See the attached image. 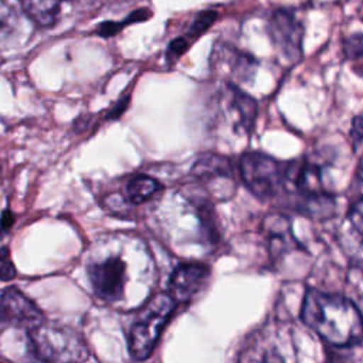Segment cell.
Returning <instances> with one entry per match:
<instances>
[{
	"instance_id": "8992f818",
	"label": "cell",
	"mask_w": 363,
	"mask_h": 363,
	"mask_svg": "<svg viewBox=\"0 0 363 363\" xmlns=\"http://www.w3.org/2000/svg\"><path fill=\"white\" fill-rule=\"evenodd\" d=\"M88 278L95 296L105 302H116L125 291L126 264L119 257H108L89 265Z\"/></svg>"
},
{
	"instance_id": "30bf717a",
	"label": "cell",
	"mask_w": 363,
	"mask_h": 363,
	"mask_svg": "<svg viewBox=\"0 0 363 363\" xmlns=\"http://www.w3.org/2000/svg\"><path fill=\"white\" fill-rule=\"evenodd\" d=\"M224 99L228 111L234 115L235 130L251 135L258 113L257 101L231 82L224 89Z\"/></svg>"
},
{
	"instance_id": "2e32d148",
	"label": "cell",
	"mask_w": 363,
	"mask_h": 363,
	"mask_svg": "<svg viewBox=\"0 0 363 363\" xmlns=\"http://www.w3.org/2000/svg\"><path fill=\"white\" fill-rule=\"evenodd\" d=\"M347 221L353 230V233L357 235L360 242L363 244V199L354 201L347 213Z\"/></svg>"
},
{
	"instance_id": "8fae6325",
	"label": "cell",
	"mask_w": 363,
	"mask_h": 363,
	"mask_svg": "<svg viewBox=\"0 0 363 363\" xmlns=\"http://www.w3.org/2000/svg\"><path fill=\"white\" fill-rule=\"evenodd\" d=\"M24 13L40 27H51L60 14V0H21Z\"/></svg>"
},
{
	"instance_id": "d6986e66",
	"label": "cell",
	"mask_w": 363,
	"mask_h": 363,
	"mask_svg": "<svg viewBox=\"0 0 363 363\" xmlns=\"http://www.w3.org/2000/svg\"><path fill=\"white\" fill-rule=\"evenodd\" d=\"M350 138H352L353 149L356 150L363 143V116L362 115H357L352 119Z\"/></svg>"
},
{
	"instance_id": "ffe728a7",
	"label": "cell",
	"mask_w": 363,
	"mask_h": 363,
	"mask_svg": "<svg viewBox=\"0 0 363 363\" xmlns=\"http://www.w3.org/2000/svg\"><path fill=\"white\" fill-rule=\"evenodd\" d=\"M187 47H189V44L184 38H176L174 41H172V44L169 45V50H167L169 60L179 58L187 50Z\"/></svg>"
},
{
	"instance_id": "e0dca14e",
	"label": "cell",
	"mask_w": 363,
	"mask_h": 363,
	"mask_svg": "<svg viewBox=\"0 0 363 363\" xmlns=\"http://www.w3.org/2000/svg\"><path fill=\"white\" fill-rule=\"evenodd\" d=\"M17 275L14 264L11 262L10 252L7 247L0 248V279L1 281H11Z\"/></svg>"
},
{
	"instance_id": "3957f363",
	"label": "cell",
	"mask_w": 363,
	"mask_h": 363,
	"mask_svg": "<svg viewBox=\"0 0 363 363\" xmlns=\"http://www.w3.org/2000/svg\"><path fill=\"white\" fill-rule=\"evenodd\" d=\"M174 309L176 302L169 294H157L143 306L129 333V353L135 360L150 356Z\"/></svg>"
},
{
	"instance_id": "5b68a950",
	"label": "cell",
	"mask_w": 363,
	"mask_h": 363,
	"mask_svg": "<svg viewBox=\"0 0 363 363\" xmlns=\"http://www.w3.org/2000/svg\"><path fill=\"white\" fill-rule=\"evenodd\" d=\"M267 31L282 61L294 65L301 60L305 30L291 10L277 9L268 20Z\"/></svg>"
},
{
	"instance_id": "52a82bcc",
	"label": "cell",
	"mask_w": 363,
	"mask_h": 363,
	"mask_svg": "<svg viewBox=\"0 0 363 363\" xmlns=\"http://www.w3.org/2000/svg\"><path fill=\"white\" fill-rule=\"evenodd\" d=\"M0 323L30 330L43 323V313L31 299L11 286L0 291Z\"/></svg>"
},
{
	"instance_id": "ba28073f",
	"label": "cell",
	"mask_w": 363,
	"mask_h": 363,
	"mask_svg": "<svg viewBox=\"0 0 363 363\" xmlns=\"http://www.w3.org/2000/svg\"><path fill=\"white\" fill-rule=\"evenodd\" d=\"M191 174L208 186L214 193L223 191L228 196L235 189V174L230 159L216 153L201 155L191 167Z\"/></svg>"
},
{
	"instance_id": "277c9868",
	"label": "cell",
	"mask_w": 363,
	"mask_h": 363,
	"mask_svg": "<svg viewBox=\"0 0 363 363\" xmlns=\"http://www.w3.org/2000/svg\"><path fill=\"white\" fill-rule=\"evenodd\" d=\"M238 170L245 187L259 200L275 197L286 186V163L262 152L241 155Z\"/></svg>"
},
{
	"instance_id": "9c48e42d",
	"label": "cell",
	"mask_w": 363,
	"mask_h": 363,
	"mask_svg": "<svg viewBox=\"0 0 363 363\" xmlns=\"http://www.w3.org/2000/svg\"><path fill=\"white\" fill-rule=\"evenodd\" d=\"M210 278V269L204 264L186 262L174 268L169 279V295L174 302H190L197 296Z\"/></svg>"
},
{
	"instance_id": "7402d4cb",
	"label": "cell",
	"mask_w": 363,
	"mask_h": 363,
	"mask_svg": "<svg viewBox=\"0 0 363 363\" xmlns=\"http://www.w3.org/2000/svg\"><path fill=\"white\" fill-rule=\"evenodd\" d=\"M362 179H363V176H362Z\"/></svg>"
},
{
	"instance_id": "7a4b0ae2",
	"label": "cell",
	"mask_w": 363,
	"mask_h": 363,
	"mask_svg": "<svg viewBox=\"0 0 363 363\" xmlns=\"http://www.w3.org/2000/svg\"><path fill=\"white\" fill-rule=\"evenodd\" d=\"M31 350L47 363H82L88 357V349L69 326L57 322H43L27 332Z\"/></svg>"
},
{
	"instance_id": "7c38bea8",
	"label": "cell",
	"mask_w": 363,
	"mask_h": 363,
	"mask_svg": "<svg viewBox=\"0 0 363 363\" xmlns=\"http://www.w3.org/2000/svg\"><path fill=\"white\" fill-rule=\"evenodd\" d=\"M162 190H163V186L156 179L145 174H138L132 177L126 186L128 199L132 204H136V206L152 200Z\"/></svg>"
},
{
	"instance_id": "ac0fdd59",
	"label": "cell",
	"mask_w": 363,
	"mask_h": 363,
	"mask_svg": "<svg viewBox=\"0 0 363 363\" xmlns=\"http://www.w3.org/2000/svg\"><path fill=\"white\" fill-rule=\"evenodd\" d=\"M16 24V14L13 9L0 0V34H6Z\"/></svg>"
},
{
	"instance_id": "6da1fadb",
	"label": "cell",
	"mask_w": 363,
	"mask_h": 363,
	"mask_svg": "<svg viewBox=\"0 0 363 363\" xmlns=\"http://www.w3.org/2000/svg\"><path fill=\"white\" fill-rule=\"evenodd\" d=\"M303 323L333 346L346 347L363 340V316L347 298L308 289L301 308Z\"/></svg>"
},
{
	"instance_id": "9a60e30c",
	"label": "cell",
	"mask_w": 363,
	"mask_h": 363,
	"mask_svg": "<svg viewBox=\"0 0 363 363\" xmlns=\"http://www.w3.org/2000/svg\"><path fill=\"white\" fill-rule=\"evenodd\" d=\"M343 54L349 60H356L363 57V33H356L352 35H347L343 40L342 45Z\"/></svg>"
},
{
	"instance_id": "5bb4252c",
	"label": "cell",
	"mask_w": 363,
	"mask_h": 363,
	"mask_svg": "<svg viewBox=\"0 0 363 363\" xmlns=\"http://www.w3.org/2000/svg\"><path fill=\"white\" fill-rule=\"evenodd\" d=\"M217 18V11L214 10H203L200 11L196 18L193 20L190 30H189V35L191 38L201 35L207 28H210L213 26V23Z\"/></svg>"
},
{
	"instance_id": "44dd1931",
	"label": "cell",
	"mask_w": 363,
	"mask_h": 363,
	"mask_svg": "<svg viewBox=\"0 0 363 363\" xmlns=\"http://www.w3.org/2000/svg\"><path fill=\"white\" fill-rule=\"evenodd\" d=\"M13 216L9 210H6L3 214H1V218H0V231H7L10 228V225L13 224Z\"/></svg>"
},
{
	"instance_id": "4fadbf2b",
	"label": "cell",
	"mask_w": 363,
	"mask_h": 363,
	"mask_svg": "<svg viewBox=\"0 0 363 363\" xmlns=\"http://www.w3.org/2000/svg\"><path fill=\"white\" fill-rule=\"evenodd\" d=\"M262 228L272 244L279 242L284 247L295 244V238L291 231V221L284 214H279V213L268 214L264 218Z\"/></svg>"
}]
</instances>
